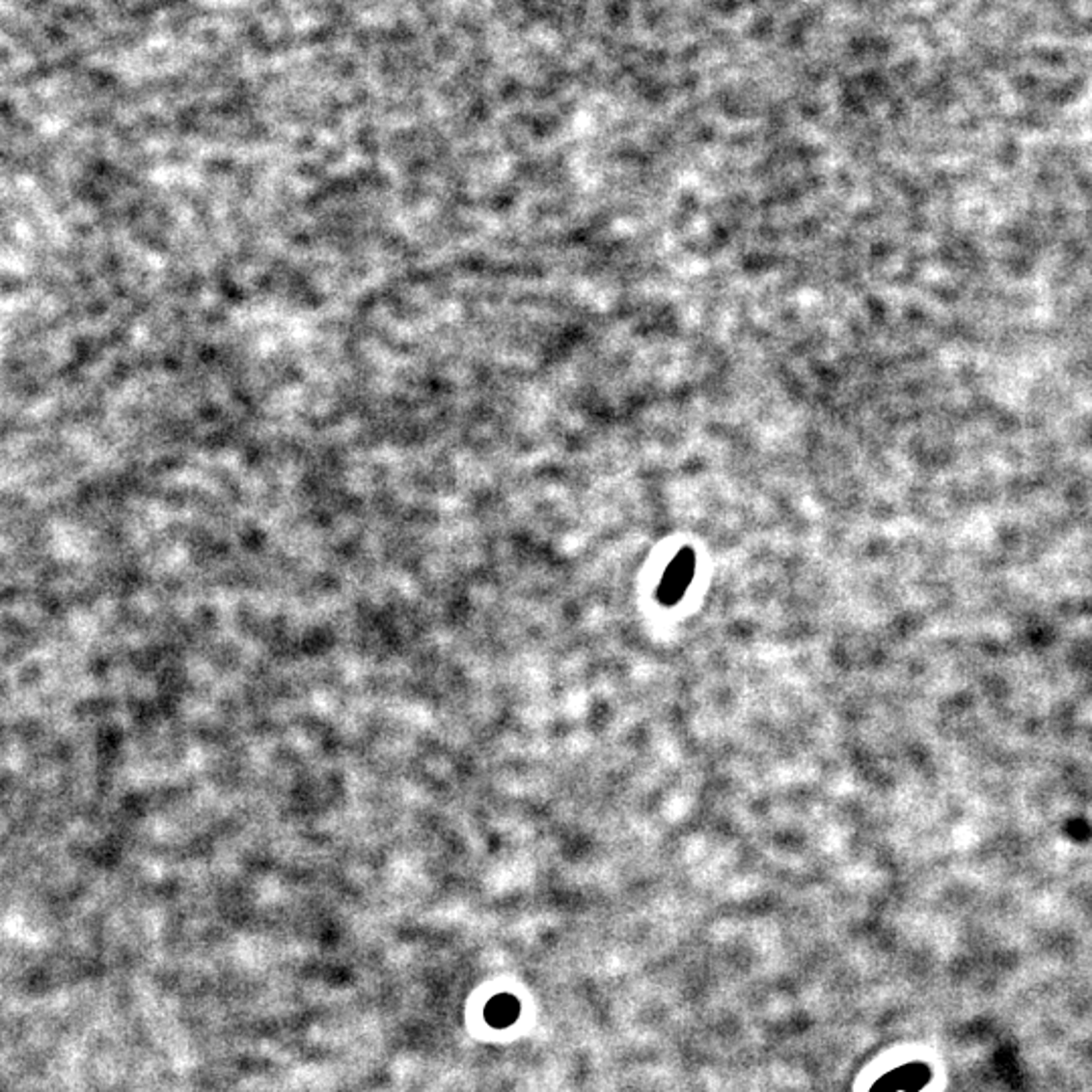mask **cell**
Returning a JSON list of instances; mask_svg holds the SVG:
<instances>
[{"label":"cell","instance_id":"cell-1","mask_svg":"<svg viewBox=\"0 0 1092 1092\" xmlns=\"http://www.w3.org/2000/svg\"><path fill=\"white\" fill-rule=\"evenodd\" d=\"M692 575H695V557L690 553L678 555L676 560L669 564V569L666 571L662 585H660V599L666 605H674L678 599H682L686 587L692 581Z\"/></svg>","mask_w":1092,"mask_h":1092},{"label":"cell","instance_id":"cell-2","mask_svg":"<svg viewBox=\"0 0 1092 1092\" xmlns=\"http://www.w3.org/2000/svg\"><path fill=\"white\" fill-rule=\"evenodd\" d=\"M522 1005L512 994H498L484 1007V1020L494 1030H506L520 1020Z\"/></svg>","mask_w":1092,"mask_h":1092}]
</instances>
